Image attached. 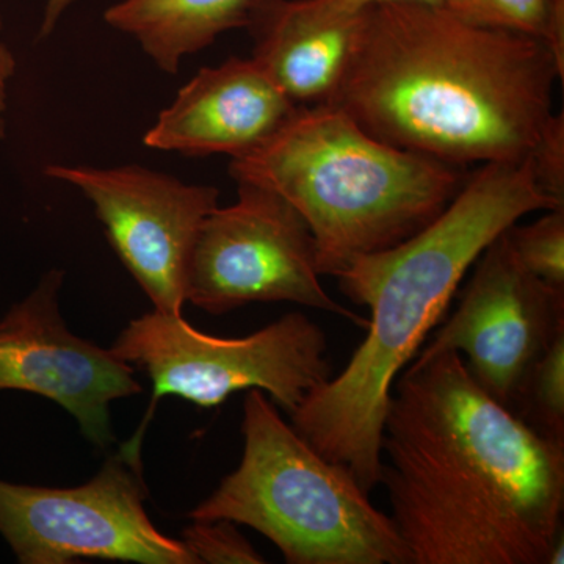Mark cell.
Here are the masks:
<instances>
[{
    "mask_svg": "<svg viewBox=\"0 0 564 564\" xmlns=\"http://www.w3.org/2000/svg\"><path fill=\"white\" fill-rule=\"evenodd\" d=\"M552 209L564 207L538 188L525 161L484 163L421 232L355 259L336 278L352 303L370 310L366 339L343 372L289 415L293 429L372 492L380 485L381 436L397 378L443 322L481 252L525 215Z\"/></svg>",
    "mask_w": 564,
    "mask_h": 564,
    "instance_id": "cell-3",
    "label": "cell"
},
{
    "mask_svg": "<svg viewBox=\"0 0 564 564\" xmlns=\"http://www.w3.org/2000/svg\"><path fill=\"white\" fill-rule=\"evenodd\" d=\"M296 109L251 58L231 57L199 69L161 111L143 144L187 158H242L272 139Z\"/></svg>",
    "mask_w": 564,
    "mask_h": 564,
    "instance_id": "cell-12",
    "label": "cell"
},
{
    "mask_svg": "<svg viewBox=\"0 0 564 564\" xmlns=\"http://www.w3.org/2000/svg\"><path fill=\"white\" fill-rule=\"evenodd\" d=\"M65 272L51 269L0 321V392L22 391L68 411L82 434L107 451L115 441L110 406L139 395L133 367L69 332L61 314Z\"/></svg>",
    "mask_w": 564,
    "mask_h": 564,
    "instance_id": "cell-11",
    "label": "cell"
},
{
    "mask_svg": "<svg viewBox=\"0 0 564 564\" xmlns=\"http://www.w3.org/2000/svg\"><path fill=\"white\" fill-rule=\"evenodd\" d=\"M514 258L538 280L564 291V209L545 210L544 217L505 231Z\"/></svg>",
    "mask_w": 564,
    "mask_h": 564,
    "instance_id": "cell-17",
    "label": "cell"
},
{
    "mask_svg": "<svg viewBox=\"0 0 564 564\" xmlns=\"http://www.w3.org/2000/svg\"><path fill=\"white\" fill-rule=\"evenodd\" d=\"M337 9L350 11V13H361V11L369 9L372 6H380V3L393 2H417L426 3V6L445 7L447 0H326Z\"/></svg>",
    "mask_w": 564,
    "mask_h": 564,
    "instance_id": "cell-22",
    "label": "cell"
},
{
    "mask_svg": "<svg viewBox=\"0 0 564 564\" xmlns=\"http://www.w3.org/2000/svg\"><path fill=\"white\" fill-rule=\"evenodd\" d=\"M534 184L564 207V115L552 113L525 159Z\"/></svg>",
    "mask_w": 564,
    "mask_h": 564,
    "instance_id": "cell-19",
    "label": "cell"
},
{
    "mask_svg": "<svg viewBox=\"0 0 564 564\" xmlns=\"http://www.w3.org/2000/svg\"><path fill=\"white\" fill-rule=\"evenodd\" d=\"M564 62L543 41L417 2L362 11L328 106L370 135L440 161L524 162L552 115Z\"/></svg>",
    "mask_w": 564,
    "mask_h": 564,
    "instance_id": "cell-2",
    "label": "cell"
},
{
    "mask_svg": "<svg viewBox=\"0 0 564 564\" xmlns=\"http://www.w3.org/2000/svg\"><path fill=\"white\" fill-rule=\"evenodd\" d=\"M474 265L455 313L414 359L456 352L475 383L514 411L533 364L564 332V291L527 272L505 231Z\"/></svg>",
    "mask_w": 564,
    "mask_h": 564,
    "instance_id": "cell-9",
    "label": "cell"
},
{
    "mask_svg": "<svg viewBox=\"0 0 564 564\" xmlns=\"http://www.w3.org/2000/svg\"><path fill=\"white\" fill-rule=\"evenodd\" d=\"M44 174L80 191L107 239L155 311L182 314L193 243L220 191L185 184L143 165H47Z\"/></svg>",
    "mask_w": 564,
    "mask_h": 564,
    "instance_id": "cell-10",
    "label": "cell"
},
{
    "mask_svg": "<svg viewBox=\"0 0 564 564\" xmlns=\"http://www.w3.org/2000/svg\"><path fill=\"white\" fill-rule=\"evenodd\" d=\"M242 434L239 466L193 508L192 521L251 527L289 564H410L391 516L347 467L282 421L259 389L245 397Z\"/></svg>",
    "mask_w": 564,
    "mask_h": 564,
    "instance_id": "cell-5",
    "label": "cell"
},
{
    "mask_svg": "<svg viewBox=\"0 0 564 564\" xmlns=\"http://www.w3.org/2000/svg\"><path fill=\"white\" fill-rule=\"evenodd\" d=\"M254 0H121L104 13L115 31L132 36L162 73L176 74L188 55L223 33L245 29Z\"/></svg>",
    "mask_w": 564,
    "mask_h": 564,
    "instance_id": "cell-14",
    "label": "cell"
},
{
    "mask_svg": "<svg viewBox=\"0 0 564 564\" xmlns=\"http://www.w3.org/2000/svg\"><path fill=\"white\" fill-rule=\"evenodd\" d=\"M229 174L299 210L328 276L421 232L469 176L466 166L370 135L336 106L299 107L261 148L231 159Z\"/></svg>",
    "mask_w": 564,
    "mask_h": 564,
    "instance_id": "cell-4",
    "label": "cell"
},
{
    "mask_svg": "<svg viewBox=\"0 0 564 564\" xmlns=\"http://www.w3.org/2000/svg\"><path fill=\"white\" fill-rule=\"evenodd\" d=\"M76 0H46L44 6L43 20H41L39 40H46L57 29L58 22H61L63 14L69 10V7Z\"/></svg>",
    "mask_w": 564,
    "mask_h": 564,
    "instance_id": "cell-21",
    "label": "cell"
},
{
    "mask_svg": "<svg viewBox=\"0 0 564 564\" xmlns=\"http://www.w3.org/2000/svg\"><path fill=\"white\" fill-rule=\"evenodd\" d=\"M380 462L410 564H545L563 534L564 443L492 399L456 352L399 375Z\"/></svg>",
    "mask_w": 564,
    "mask_h": 564,
    "instance_id": "cell-1",
    "label": "cell"
},
{
    "mask_svg": "<svg viewBox=\"0 0 564 564\" xmlns=\"http://www.w3.org/2000/svg\"><path fill=\"white\" fill-rule=\"evenodd\" d=\"M445 9L474 24L543 41L564 62V0H447Z\"/></svg>",
    "mask_w": 564,
    "mask_h": 564,
    "instance_id": "cell-15",
    "label": "cell"
},
{
    "mask_svg": "<svg viewBox=\"0 0 564 564\" xmlns=\"http://www.w3.org/2000/svg\"><path fill=\"white\" fill-rule=\"evenodd\" d=\"M110 351L133 370H143L152 383L150 413L126 444L137 454L163 397L214 408L232 393L259 389L291 415L332 378L325 333L303 313L282 315L250 336L228 339L198 332L182 314L154 310L129 323Z\"/></svg>",
    "mask_w": 564,
    "mask_h": 564,
    "instance_id": "cell-6",
    "label": "cell"
},
{
    "mask_svg": "<svg viewBox=\"0 0 564 564\" xmlns=\"http://www.w3.org/2000/svg\"><path fill=\"white\" fill-rule=\"evenodd\" d=\"M317 247L295 207L261 185L237 182V202L215 207L193 243L185 302L223 315L250 303L285 302L339 315L359 328L321 282Z\"/></svg>",
    "mask_w": 564,
    "mask_h": 564,
    "instance_id": "cell-7",
    "label": "cell"
},
{
    "mask_svg": "<svg viewBox=\"0 0 564 564\" xmlns=\"http://www.w3.org/2000/svg\"><path fill=\"white\" fill-rule=\"evenodd\" d=\"M182 543L196 560V564H261L265 558L226 519L193 521L182 533Z\"/></svg>",
    "mask_w": 564,
    "mask_h": 564,
    "instance_id": "cell-18",
    "label": "cell"
},
{
    "mask_svg": "<svg viewBox=\"0 0 564 564\" xmlns=\"http://www.w3.org/2000/svg\"><path fill=\"white\" fill-rule=\"evenodd\" d=\"M18 62L13 51L3 40L2 0H0V140L7 135V110H9V90L17 74Z\"/></svg>",
    "mask_w": 564,
    "mask_h": 564,
    "instance_id": "cell-20",
    "label": "cell"
},
{
    "mask_svg": "<svg viewBox=\"0 0 564 564\" xmlns=\"http://www.w3.org/2000/svg\"><path fill=\"white\" fill-rule=\"evenodd\" d=\"M514 413L538 433L564 443V332L556 334L533 364Z\"/></svg>",
    "mask_w": 564,
    "mask_h": 564,
    "instance_id": "cell-16",
    "label": "cell"
},
{
    "mask_svg": "<svg viewBox=\"0 0 564 564\" xmlns=\"http://www.w3.org/2000/svg\"><path fill=\"white\" fill-rule=\"evenodd\" d=\"M141 458L110 456L90 481L44 488L0 478V536L22 564L82 558L196 564L187 545L158 529L144 510Z\"/></svg>",
    "mask_w": 564,
    "mask_h": 564,
    "instance_id": "cell-8",
    "label": "cell"
},
{
    "mask_svg": "<svg viewBox=\"0 0 564 564\" xmlns=\"http://www.w3.org/2000/svg\"><path fill=\"white\" fill-rule=\"evenodd\" d=\"M361 13L326 0H254L251 61L295 106H328L350 63Z\"/></svg>",
    "mask_w": 564,
    "mask_h": 564,
    "instance_id": "cell-13",
    "label": "cell"
}]
</instances>
